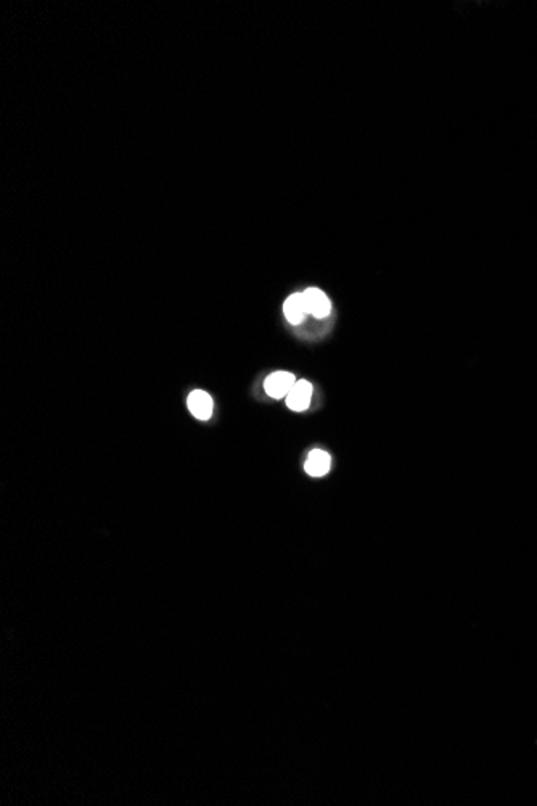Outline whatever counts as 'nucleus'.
<instances>
[{
    "mask_svg": "<svg viewBox=\"0 0 537 806\" xmlns=\"http://www.w3.org/2000/svg\"><path fill=\"white\" fill-rule=\"evenodd\" d=\"M296 378L290 372H276L264 380V390L271 398L280 399L292 391Z\"/></svg>",
    "mask_w": 537,
    "mask_h": 806,
    "instance_id": "f257e3e1",
    "label": "nucleus"
},
{
    "mask_svg": "<svg viewBox=\"0 0 537 806\" xmlns=\"http://www.w3.org/2000/svg\"><path fill=\"white\" fill-rule=\"evenodd\" d=\"M312 398V385L306 380H298L287 394V405L296 412H303L309 408Z\"/></svg>",
    "mask_w": 537,
    "mask_h": 806,
    "instance_id": "7ed1b4c3",
    "label": "nucleus"
},
{
    "mask_svg": "<svg viewBox=\"0 0 537 806\" xmlns=\"http://www.w3.org/2000/svg\"><path fill=\"white\" fill-rule=\"evenodd\" d=\"M330 467H332L330 454L322 451V449H314V451L309 452L308 460H306L304 464L306 473L315 476V478L317 476L327 475L328 471H330Z\"/></svg>",
    "mask_w": 537,
    "mask_h": 806,
    "instance_id": "39448f33",
    "label": "nucleus"
},
{
    "mask_svg": "<svg viewBox=\"0 0 537 806\" xmlns=\"http://www.w3.org/2000/svg\"><path fill=\"white\" fill-rule=\"evenodd\" d=\"M283 312H285V317H287V321L290 323H293V325H298V323L303 322L306 314H308L304 295L303 293H294L292 296H288L287 301H285V304H283Z\"/></svg>",
    "mask_w": 537,
    "mask_h": 806,
    "instance_id": "423d86ee",
    "label": "nucleus"
},
{
    "mask_svg": "<svg viewBox=\"0 0 537 806\" xmlns=\"http://www.w3.org/2000/svg\"><path fill=\"white\" fill-rule=\"evenodd\" d=\"M304 295V301H306V308H308V314H312L317 319H323V317H327L330 314L332 311V304H330V300H328V296L322 292L320 288H308Z\"/></svg>",
    "mask_w": 537,
    "mask_h": 806,
    "instance_id": "f03ea898",
    "label": "nucleus"
},
{
    "mask_svg": "<svg viewBox=\"0 0 537 806\" xmlns=\"http://www.w3.org/2000/svg\"><path fill=\"white\" fill-rule=\"evenodd\" d=\"M190 412L193 414L196 419L208 420L212 415V398L206 391L195 390L190 393L187 399Z\"/></svg>",
    "mask_w": 537,
    "mask_h": 806,
    "instance_id": "20e7f679",
    "label": "nucleus"
}]
</instances>
